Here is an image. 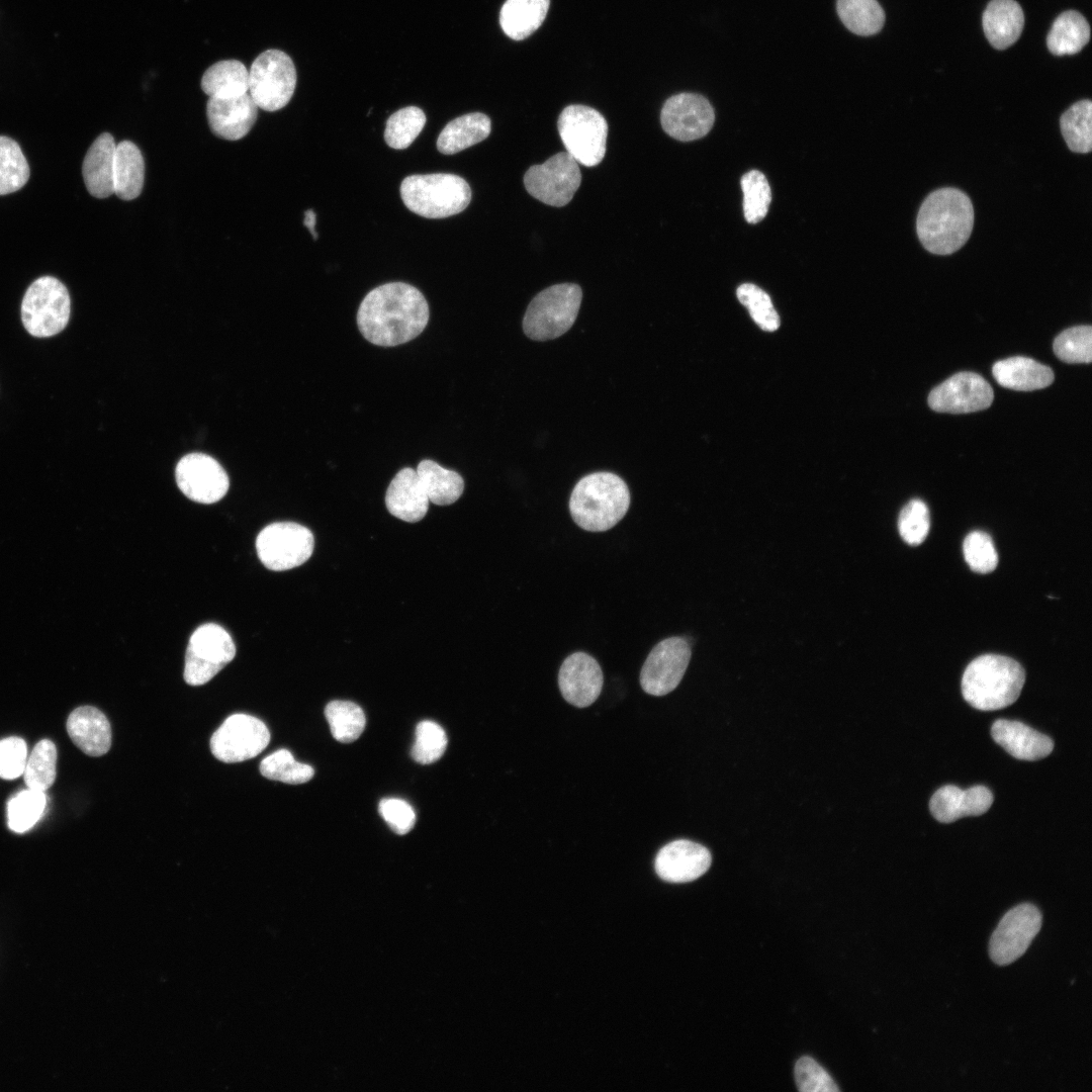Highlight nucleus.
I'll list each match as a JSON object with an SVG mask.
<instances>
[{"instance_id":"nucleus-1","label":"nucleus","mask_w":1092,"mask_h":1092,"mask_svg":"<svg viewBox=\"0 0 1092 1092\" xmlns=\"http://www.w3.org/2000/svg\"><path fill=\"white\" fill-rule=\"evenodd\" d=\"M423 293L403 282L382 284L367 293L357 311L362 336L373 345L393 347L417 338L429 322Z\"/></svg>"},{"instance_id":"nucleus-2","label":"nucleus","mask_w":1092,"mask_h":1092,"mask_svg":"<svg viewBox=\"0 0 1092 1092\" xmlns=\"http://www.w3.org/2000/svg\"><path fill=\"white\" fill-rule=\"evenodd\" d=\"M973 225L972 201L953 187H942L928 194L916 220L920 243L935 255H950L960 250L969 240Z\"/></svg>"},{"instance_id":"nucleus-3","label":"nucleus","mask_w":1092,"mask_h":1092,"mask_svg":"<svg viewBox=\"0 0 1092 1092\" xmlns=\"http://www.w3.org/2000/svg\"><path fill=\"white\" fill-rule=\"evenodd\" d=\"M630 491L625 481L612 472L600 471L582 477L574 486L569 511L575 524L589 532L613 528L627 513Z\"/></svg>"},{"instance_id":"nucleus-4","label":"nucleus","mask_w":1092,"mask_h":1092,"mask_svg":"<svg viewBox=\"0 0 1092 1092\" xmlns=\"http://www.w3.org/2000/svg\"><path fill=\"white\" fill-rule=\"evenodd\" d=\"M1024 681V669L1016 660L1004 655L984 654L966 667L962 693L975 709L999 710L1018 699Z\"/></svg>"},{"instance_id":"nucleus-5","label":"nucleus","mask_w":1092,"mask_h":1092,"mask_svg":"<svg viewBox=\"0 0 1092 1092\" xmlns=\"http://www.w3.org/2000/svg\"><path fill=\"white\" fill-rule=\"evenodd\" d=\"M404 205L427 218H444L463 211L471 200L469 184L448 173L411 175L400 184Z\"/></svg>"},{"instance_id":"nucleus-6","label":"nucleus","mask_w":1092,"mask_h":1092,"mask_svg":"<svg viewBox=\"0 0 1092 1092\" xmlns=\"http://www.w3.org/2000/svg\"><path fill=\"white\" fill-rule=\"evenodd\" d=\"M581 299V288L574 283L555 284L542 290L532 299L525 312V335L535 341L562 336L574 324Z\"/></svg>"},{"instance_id":"nucleus-7","label":"nucleus","mask_w":1092,"mask_h":1092,"mask_svg":"<svg viewBox=\"0 0 1092 1092\" xmlns=\"http://www.w3.org/2000/svg\"><path fill=\"white\" fill-rule=\"evenodd\" d=\"M71 311L66 286L53 276H42L27 288L21 303V320L26 331L37 338L62 332Z\"/></svg>"},{"instance_id":"nucleus-8","label":"nucleus","mask_w":1092,"mask_h":1092,"mask_svg":"<svg viewBox=\"0 0 1092 1092\" xmlns=\"http://www.w3.org/2000/svg\"><path fill=\"white\" fill-rule=\"evenodd\" d=\"M558 132L566 152L585 167L599 165L605 157L608 123L595 108L566 106L557 121Z\"/></svg>"},{"instance_id":"nucleus-9","label":"nucleus","mask_w":1092,"mask_h":1092,"mask_svg":"<svg viewBox=\"0 0 1092 1092\" xmlns=\"http://www.w3.org/2000/svg\"><path fill=\"white\" fill-rule=\"evenodd\" d=\"M296 86V70L291 58L279 50L260 54L249 71L248 93L266 111L283 108L291 99Z\"/></svg>"},{"instance_id":"nucleus-10","label":"nucleus","mask_w":1092,"mask_h":1092,"mask_svg":"<svg viewBox=\"0 0 1092 1092\" xmlns=\"http://www.w3.org/2000/svg\"><path fill=\"white\" fill-rule=\"evenodd\" d=\"M236 655L232 636L221 626L206 623L190 636L184 666V680L201 686L212 679Z\"/></svg>"},{"instance_id":"nucleus-11","label":"nucleus","mask_w":1092,"mask_h":1092,"mask_svg":"<svg viewBox=\"0 0 1092 1092\" xmlns=\"http://www.w3.org/2000/svg\"><path fill=\"white\" fill-rule=\"evenodd\" d=\"M314 547L312 533L293 522L266 526L257 536L256 549L263 565L274 571L288 570L303 564Z\"/></svg>"},{"instance_id":"nucleus-12","label":"nucleus","mask_w":1092,"mask_h":1092,"mask_svg":"<svg viewBox=\"0 0 1092 1092\" xmlns=\"http://www.w3.org/2000/svg\"><path fill=\"white\" fill-rule=\"evenodd\" d=\"M580 182L578 163L567 152L557 153L543 164L530 167L524 176L530 195L556 207L564 206L572 199Z\"/></svg>"},{"instance_id":"nucleus-13","label":"nucleus","mask_w":1092,"mask_h":1092,"mask_svg":"<svg viewBox=\"0 0 1092 1092\" xmlns=\"http://www.w3.org/2000/svg\"><path fill=\"white\" fill-rule=\"evenodd\" d=\"M263 721L247 714L228 717L210 738V750L222 762L235 763L259 755L269 744Z\"/></svg>"},{"instance_id":"nucleus-14","label":"nucleus","mask_w":1092,"mask_h":1092,"mask_svg":"<svg viewBox=\"0 0 1092 1092\" xmlns=\"http://www.w3.org/2000/svg\"><path fill=\"white\" fill-rule=\"evenodd\" d=\"M1042 922L1039 909L1022 903L1007 911L993 931L989 941L991 960L1006 966L1020 958L1038 933Z\"/></svg>"},{"instance_id":"nucleus-15","label":"nucleus","mask_w":1092,"mask_h":1092,"mask_svg":"<svg viewBox=\"0 0 1092 1092\" xmlns=\"http://www.w3.org/2000/svg\"><path fill=\"white\" fill-rule=\"evenodd\" d=\"M691 658V647L681 637L658 642L648 654L640 673L643 691L652 696H664L680 682Z\"/></svg>"},{"instance_id":"nucleus-16","label":"nucleus","mask_w":1092,"mask_h":1092,"mask_svg":"<svg viewBox=\"0 0 1092 1092\" xmlns=\"http://www.w3.org/2000/svg\"><path fill=\"white\" fill-rule=\"evenodd\" d=\"M714 120L711 103L697 93L685 92L669 97L660 113L663 130L681 142L703 138L712 128Z\"/></svg>"},{"instance_id":"nucleus-17","label":"nucleus","mask_w":1092,"mask_h":1092,"mask_svg":"<svg viewBox=\"0 0 1092 1092\" xmlns=\"http://www.w3.org/2000/svg\"><path fill=\"white\" fill-rule=\"evenodd\" d=\"M180 490L191 500L213 504L229 490V477L222 466L212 457L191 453L180 459L175 470Z\"/></svg>"},{"instance_id":"nucleus-18","label":"nucleus","mask_w":1092,"mask_h":1092,"mask_svg":"<svg viewBox=\"0 0 1092 1092\" xmlns=\"http://www.w3.org/2000/svg\"><path fill=\"white\" fill-rule=\"evenodd\" d=\"M994 393L991 385L974 372H959L933 388L928 405L939 413L966 414L989 407Z\"/></svg>"},{"instance_id":"nucleus-19","label":"nucleus","mask_w":1092,"mask_h":1092,"mask_svg":"<svg viewBox=\"0 0 1092 1092\" xmlns=\"http://www.w3.org/2000/svg\"><path fill=\"white\" fill-rule=\"evenodd\" d=\"M604 676L598 661L584 652L570 654L562 662L558 686L564 700L577 708L590 706L600 696Z\"/></svg>"},{"instance_id":"nucleus-20","label":"nucleus","mask_w":1092,"mask_h":1092,"mask_svg":"<svg viewBox=\"0 0 1092 1092\" xmlns=\"http://www.w3.org/2000/svg\"><path fill=\"white\" fill-rule=\"evenodd\" d=\"M712 856L703 845L678 839L664 845L656 854L654 869L658 877L670 883L692 882L710 868Z\"/></svg>"},{"instance_id":"nucleus-21","label":"nucleus","mask_w":1092,"mask_h":1092,"mask_svg":"<svg viewBox=\"0 0 1092 1092\" xmlns=\"http://www.w3.org/2000/svg\"><path fill=\"white\" fill-rule=\"evenodd\" d=\"M206 116L213 134L237 141L244 138L255 124L258 106L248 92L234 97L209 98Z\"/></svg>"},{"instance_id":"nucleus-22","label":"nucleus","mask_w":1092,"mask_h":1092,"mask_svg":"<svg viewBox=\"0 0 1092 1092\" xmlns=\"http://www.w3.org/2000/svg\"><path fill=\"white\" fill-rule=\"evenodd\" d=\"M993 803L991 791L984 786L962 790L952 785L938 789L929 802L933 817L942 823H950L966 816L986 813Z\"/></svg>"},{"instance_id":"nucleus-23","label":"nucleus","mask_w":1092,"mask_h":1092,"mask_svg":"<svg viewBox=\"0 0 1092 1092\" xmlns=\"http://www.w3.org/2000/svg\"><path fill=\"white\" fill-rule=\"evenodd\" d=\"M991 735L1009 754L1021 760L1044 758L1054 749V742L1049 736L1018 721L996 720L991 727Z\"/></svg>"},{"instance_id":"nucleus-24","label":"nucleus","mask_w":1092,"mask_h":1092,"mask_svg":"<svg viewBox=\"0 0 1092 1092\" xmlns=\"http://www.w3.org/2000/svg\"><path fill=\"white\" fill-rule=\"evenodd\" d=\"M429 497L416 469H400L390 481L385 495L388 512L405 522L422 520L429 509Z\"/></svg>"},{"instance_id":"nucleus-25","label":"nucleus","mask_w":1092,"mask_h":1092,"mask_svg":"<svg viewBox=\"0 0 1092 1092\" xmlns=\"http://www.w3.org/2000/svg\"><path fill=\"white\" fill-rule=\"evenodd\" d=\"M71 740L84 753L101 756L111 746V727L106 716L97 708L82 706L75 709L67 720Z\"/></svg>"},{"instance_id":"nucleus-26","label":"nucleus","mask_w":1092,"mask_h":1092,"mask_svg":"<svg viewBox=\"0 0 1092 1092\" xmlns=\"http://www.w3.org/2000/svg\"><path fill=\"white\" fill-rule=\"evenodd\" d=\"M116 144L113 136L103 132L88 149L82 174L88 192L96 198L114 194L113 170Z\"/></svg>"},{"instance_id":"nucleus-27","label":"nucleus","mask_w":1092,"mask_h":1092,"mask_svg":"<svg viewBox=\"0 0 1092 1092\" xmlns=\"http://www.w3.org/2000/svg\"><path fill=\"white\" fill-rule=\"evenodd\" d=\"M984 33L997 50H1005L1020 36L1024 25V14L1015 0H991L983 16Z\"/></svg>"},{"instance_id":"nucleus-28","label":"nucleus","mask_w":1092,"mask_h":1092,"mask_svg":"<svg viewBox=\"0 0 1092 1092\" xmlns=\"http://www.w3.org/2000/svg\"><path fill=\"white\" fill-rule=\"evenodd\" d=\"M992 372L1001 386L1019 391L1044 388L1051 385L1055 378L1049 366L1022 356L997 361Z\"/></svg>"},{"instance_id":"nucleus-29","label":"nucleus","mask_w":1092,"mask_h":1092,"mask_svg":"<svg viewBox=\"0 0 1092 1092\" xmlns=\"http://www.w3.org/2000/svg\"><path fill=\"white\" fill-rule=\"evenodd\" d=\"M491 129L487 115L472 112L449 121L437 139V149L445 155L457 154L485 140Z\"/></svg>"},{"instance_id":"nucleus-30","label":"nucleus","mask_w":1092,"mask_h":1092,"mask_svg":"<svg viewBox=\"0 0 1092 1092\" xmlns=\"http://www.w3.org/2000/svg\"><path fill=\"white\" fill-rule=\"evenodd\" d=\"M550 0H506L499 13V24L509 37L522 40L543 23Z\"/></svg>"},{"instance_id":"nucleus-31","label":"nucleus","mask_w":1092,"mask_h":1092,"mask_svg":"<svg viewBox=\"0 0 1092 1092\" xmlns=\"http://www.w3.org/2000/svg\"><path fill=\"white\" fill-rule=\"evenodd\" d=\"M145 163L138 146L129 141L116 145L114 156V194L122 200L136 198L143 189Z\"/></svg>"},{"instance_id":"nucleus-32","label":"nucleus","mask_w":1092,"mask_h":1092,"mask_svg":"<svg viewBox=\"0 0 1092 1092\" xmlns=\"http://www.w3.org/2000/svg\"><path fill=\"white\" fill-rule=\"evenodd\" d=\"M1090 39V25L1076 10L1061 13L1046 36V47L1055 56L1075 55Z\"/></svg>"},{"instance_id":"nucleus-33","label":"nucleus","mask_w":1092,"mask_h":1092,"mask_svg":"<svg viewBox=\"0 0 1092 1092\" xmlns=\"http://www.w3.org/2000/svg\"><path fill=\"white\" fill-rule=\"evenodd\" d=\"M201 89L209 98L243 95L249 90V71L238 60L219 61L204 72Z\"/></svg>"},{"instance_id":"nucleus-34","label":"nucleus","mask_w":1092,"mask_h":1092,"mask_svg":"<svg viewBox=\"0 0 1092 1092\" xmlns=\"http://www.w3.org/2000/svg\"><path fill=\"white\" fill-rule=\"evenodd\" d=\"M416 470L431 503L448 506L461 496L464 480L458 472L430 459L422 460Z\"/></svg>"},{"instance_id":"nucleus-35","label":"nucleus","mask_w":1092,"mask_h":1092,"mask_svg":"<svg viewBox=\"0 0 1092 1092\" xmlns=\"http://www.w3.org/2000/svg\"><path fill=\"white\" fill-rule=\"evenodd\" d=\"M836 11L845 27L857 35L876 34L885 23V12L877 0H837Z\"/></svg>"},{"instance_id":"nucleus-36","label":"nucleus","mask_w":1092,"mask_h":1092,"mask_svg":"<svg viewBox=\"0 0 1092 1092\" xmlns=\"http://www.w3.org/2000/svg\"><path fill=\"white\" fill-rule=\"evenodd\" d=\"M1092 102L1082 99L1071 105L1061 116V131L1068 148L1075 153L1087 154L1092 149L1091 135Z\"/></svg>"},{"instance_id":"nucleus-37","label":"nucleus","mask_w":1092,"mask_h":1092,"mask_svg":"<svg viewBox=\"0 0 1092 1092\" xmlns=\"http://www.w3.org/2000/svg\"><path fill=\"white\" fill-rule=\"evenodd\" d=\"M325 715L332 735L342 743L355 741L364 731L365 715L355 703L332 701L327 705Z\"/></svg>"},{"instance_id":"nucleus-38","label":"nucleus","mask_w":1092,"mask_h":1092,"mask_svg":"<svg viewBox=\"0 0 1092 1092\" xmlns=\"http://www.w3.org/2000/svg\"><path fill=\"white\" fill-rule=\"evenodd\" d=\"M29 166L12 139L0 135V195L21 189L29 178Z\"/></svg>"},{"instance_id":"nucleus-39","label":"nucleus","mask_w":1092,"mask_h":1092,"mask_svg":"<svg viewBox=\"0 0 1092 1092\" xmlns=\"http://www.w3.org/2000/svg\"><path fill=\"white\" fill-rule=\"evenodd\" d=\"M57 748L50 739H42L34 746L26 760L23 778L29 789L47 791L55 782Z\"/></svg>"},{"instance_id":"nucleus-40","label":"nucleus","mask_w":1092,"mask_h":1092,"mask_svg":"<svg viewBox=\"0 0 1092 1092\" xmlns=\"http://www.w3.org/2000/svg\"><path fill=\"white\" fill-rule=\"evenodd\" d=\"M426 123L424 111L417 106H406L392 113L386 121L384 140L396 150L410 147Z\"/></svg>"},{"instance_id":"nucleus-41","label":"nucleus","mask_w":1092,"mask_h":1092,"mask_svg":"<svg viewBox=\"0 0 1092 1092\" xmlns=\"http://www.w3.org/2000/svg\"><path fill=\"white\" fill-rule=\"evenodd\" d=\"M46 804L44 792L29 788L21 791L7 804L8 827L17 833L29 830L41 817Z\"/></svg>"},{"instance_id":"nucleus-42","label":"nucleus","mask_w":1092,"mask_h":1092,"mask_svg":"<svg viewBox=\"0 0 1092 1092\" xmlns=\"http://www.w3.org/2000/svg\"><path fill=\"white\" fill-rule=\"evenodd\" d=\"M259 768L266 779L289 785L306 783L314 774L310 765L296 761L287 749H279L265 757Z\"/></svg>"},{"instance_id":"nucleus-43","label":"nucleus","mask_w":1092,"mask_h":1092,"mask_svg":"<svg viewBox=\"0 0 1092 1092\" xmlns=\"http://www.w3.org/2000/svg\"><path fill=\"white\" fill-rule=\"evenodd\" d=\"M743 191V210L747 222L757 223L767 213L771 200L769 184L765 176L757 171L750 170L745 173L740 181Z\"/></svg>"},{"instance_id":"nucleus-44","label":"nucleus","mask_w":1092,"mask_h":1092,"mask_svg":"<svg viewBox=\"0 0 1092 1092\" xmlns=\"http://www.w3.org/2000/svg\"><path fill=\"white\" fill-rule=\"evenodd\" d=\"M1057 357L1067 363H1090L1092 359V328L1077 326L1063 331L1054 341Z\"/></svg>"},{"instance_id":"nucleus-45","label":"nucleus","mask_w":1092,"mask_h":1092,"mask_svg":"<svg viewBox=\"0 0 1092 1092\" xmlns=\"http://www.w3.org/2000/svg\"><path fill=\"white\" fill-rule=\"evenodd\" d=\"M736 294L759 328L767 332L779 329V314L764 290L752 283H743L737 288Z\"/></svg>"},{"instance_id":"nucleus-46","label":"nucleus","mask_w":1092,"mask_h":1092,"mask_svg":"<svg viewBox=\"0 0 1092 1092\" xmlns=\"http://www.w3.org/2000/svg\"><path fill=\"white\" fill-rule=\"evenodd\" d=\"M447 736L443 728L433 721H422L416 727V739L412 748L413 758L421 764H430L444 754Z\"/></svg>"},{"instance_id":"nucleus-47","label":"nucleus","mask_w":1092,"mask_h":1092,"mask_svg":"<svg viewBox=\"0 0 1092 1092\" xmlns=\"http://www.w3.org/2000/svg\"><path fill=\"white\" fill-rule=\"evenodd\" d=\"M963 550L966 562L975 572H992L998 564L992 538L985 532H971L964 540Z\"/></svg>"},{"instance_id":"nucleus-48","label":"nucleus","mask_w":1092,"mask_h":1092,"mask_svg":"<svg viewBox=\"0 0 1092 1092\" xmlns=\"http://www.w3.org/2000/svg\"><path fill=\"white\" fill-rule=\"evenodd\" d=\"M930 527L928 508L921 499L910 500L901 511L898 528L902 539L909 545L921 544Z\"/></svg>"},{"instance_id":"nucleus-49","label":"nucleus","mask_w":1092,"mask_h":1092,"mask_svg":"<svg viewBox=\"0 0 1092 1092\" xmlns=\"http://www.w3.org/2000/svg\"><path fill=\"white\" fill-rule=\"evenodd\" d=\"M795 1078L802 1092H836L839 1088L829 1074L812 1058L803 1057L796 1063Z\"/></svg>"},{"instance_id":"nucleus-50","label":"nucleus","mask_w":1092,"mask_h":1092,"mask_svg":"<svg viewBox=\"0 0 1092 1092\" xmlns=\"http://www.w3.org/2000/svg\"><path fill=\"white\" fill-rule=\"evenodd\" d=\"M27 760L26 743L22 738L0 740V778L14 780L23 775Z\"/></svg>"},{"instance_id":"nucleus-51","label":"nucleus","mask_w":1092,"mask_h":1092,"mask_svg":"<svg viewBox=\"0 0 1092 1092\" xmlns=\"http://www.w3.org/2000/svg\"><path fill=\"white\" fill-rule=\"evenodd\" d=\"M379 813L396 834H406L414 828L416 822L415 811L403 800L396 798L382 799L379 803Z\"/></svg>"},{"instance_id":"nucleus-52","label":"nucleus","mask_w":1092,"mask_h":1092,"mask_svg":"<svg viewBox=\"0 0 1092 1092\" xmlns=\"http://www.w3.org/2000/svg\"><path fill=\"white\" fill-rule=\"evenodd\" d=\"M316 215L312 209L304 211L303 224L309 230L313 240H317V233L315 231Z\"/></svg>"}]
</instances>
